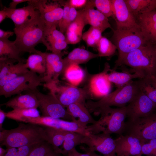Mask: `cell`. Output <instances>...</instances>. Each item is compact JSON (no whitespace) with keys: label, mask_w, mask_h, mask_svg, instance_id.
I'll return each mask as SVG.
<instances>
[{"label":"cell","mask_w":156,"mask_h":156,"mask_svg":"<svg viewBox=\"0 0 156 156\" xmlns=\"http://www.w3.org/2000/svg\"><path fill=\"white\" fill-rule=\"evenodd\" d=\"M21 122L18 127L0 132L1 146L7 148L38 144L47 142L44 127L31 123Z\"/></svg>","instance_id":"6da1fadb"},{"label":"cell","mask_w":156,"mask_h":156,"mask_svg":"<svg viewBox=\"0 0 156 156\" xmlns=\"http://www.w3.org/2000/svg\"><path fill=\"white\" fill-rule=\"evenodd\" d=\"M47 25L40 15L14 28L16 38L14 41L20 53L38 54L35 49L39 43L43 44Z\"/></svg>","instance_id":"7a4b0ae2"},{"label":"cell","mask_w":156,"mask_h":156,"mask_svg":"<svg viewBox=\"0 0 156 156\" xmlns=\"http://www.w3.org/2000/svg\"><path fill=\"white\" fill-rule=\"evenodd\" d=\"M131 68V73L139 72L146 77L156 75V48L150 44L134 49L124 58L120 66Z\"/></svg>","instance_id":"3957f363"},{"label":"cell","mask_w":156,"mask_h":156,"mask_svg":"<svg viewBox=\"0 0 156 156\" xmlns=\"http://www.w3.org/2000/svg\"><path fill=\"white\" fill-rule=\"evenodd\" d=\"M94 112L101 114V116L96 123L88 126L92 133L97 134L102 132L110 135H123L127 117L126 106L116 108L105 107Z\"/></svg>","instance_id":"277c9868"},{"label":"cell","mask_w":156,"mask_h":156,"mask_svg":"<svg viewBox=\"0 0 156 156\" xmlns=\"http://www.w3.org/2000/svg\"><path fill=\"white\" fill-rule=\"evenodd\" d=\"M140 91L138 80H132L128 84L117 88L98 101H88L86 106L91 112L112 106L124 107L127 103H130Z\"/></svg>","instance_id":"5b68a950"},{"label":"cell","mask_w":156,"mask_h":156,"mask_svg":"<svg viewBox=\"0 0 156 156\" xmlns=\"http://www.w3.org/2000/svg\"><path fill=\"white\" fill-rule=\"evenodd\" d=\"M112 30L113 34L111 41L116 47L118 51V58L112 69L116 70L120 66L122 61L127 54L132 50L148 43L140 29Z\"/></svg>","instance_id":"8992f818"},{"label":"cell","mask_w":156,"mask_h":156,"mask_svg":"<svg viewBox=\"0 0 156 156\" xmlns=\"http://www.w3.org/2000/svg\"><path fill=\"white\" fill-rule=\"evenodd\" d=\"M123 135L134 136L143 144L156 139V112L133 120H127Z\"/></svg>","instance_id":"52a82bcc"},{"label":"cell","mask_w":156,"mask_h":156,"mask_svg":"<svg viewBox=\"0 0 156 156\" xmlns=\"http://www.w3.org/2000/svg\"><path fill=\"white\" fill-rule=\"evenodd\" d=\"M44 82L43 76L31 70L16 78L0 88V95L5 98L20 94L23 91L34 90Z\"/></svg>","instance_id":"ba28073f"},{"label":"cell","mask_w":156,"mask_h":156,"mask_svg":"<svg viewBox=\"0 0 156 156\" xmlns=\"http://www.w3.org/2000/svg\"><path fill=\"white\" fill-rule=\"evenodd\" d=\"M28 91L36 96L39 102L38 107L42 116L72 121L71 116L52 92H50L47 94H44L37 89Z\"/></svg>","instance_id":"9c48e42d"},{"label":"cell","mask_w":156,"mask_h":156,"mask_svg":"<svg viewBox=\"0 0 156 156\" xmlns=\"http://www.w3.org/2000/svg\"><path fill=\"white\" fill-rule=\"evenodd\" d=\"M57 83L45 85L44 87L55 95L65 108L75 103L86 104L85 101L88 96L86 89L72 85H58Z\"/></svg>","instance_id":"30bf717a"},{"label":"cell","mask_w":156,"mask_h":156,"mask_svg":"<svg viewBox=\"0 0 156 156\" xmlns=\"http://www.w3.org/2000/svg\"><path fill=\"white\" fill-rule=\"evenodd\" d=\"M81 144H85L88 147L89 151H98L104 156H116L115 140L108 133H90L84 136Z\"/></svg>","instance_id":"8fae6325"},{"label":"cell","mask_w":156,"mask_h":156,"mask_svg":"<svg viewBox=\"0 0 156 156\" xmlns=\"http://www.w3.org/2000/svg\"><path fill=\"white\" fill-rule=\"evenodd\" d=\"M29 1L39 10L47 26L58 27L63 13L60 1L30 0Z\"/></svg>","instance_id":"7c38bea8"},{"label":"cell","mask_w":156,"mask_h":156,"mask_svg":"<svg viewBox=\"0 0 156 156\" xmlns=\"http://www.w3.org/2000/svg\"><path fill=\"white\" fill-rule=\"evenodd\" d=\"M128 120L148 116L155 112L156 103L140 90L134 99L126 106Z\"/></svg>","instance_id":"4fadbf2b"},{"label":"cell","mask_w":156,"mask_h":156,"mask_svg":"<svg viewBox=\"0 0 156 156\" xmlns=\"http://www.w3.org/2000/svg\"><path fill=\"white\" fill-rule=\"evenodd\" d=\"M27 123L33 124L44 127H51L64 131L73 132L88 135L89 132L75 122L68 121L49 117L42 116L29 120Z\"/></svg>","instance_id":"5bb4252c"},{"label":"cell","mask_w":156,"mask_h":156,"mask_svg":"<svg viewBox=\"0 0 156 156\" xmlns=\"http://www.w3.org/2000/svg\"><path fill=\"white\" fill-rule=\"evenodd\" d=\"M112 17L117 29H140L135 17L129 10L124 0H112Z\"/></svg>","instance_id":"9a60e30c"},{"label":"cell","mask_w":156,"mask_h":156,"mask_svg":"<svg viewBox=\"0 0 156 156\" xmlns=\"http://www.w3.org/2000/svg\"><path fill=\"white\" fill-rule=\"evenodd\" d=\"M46 62V71L43 76L45 84L55 83L59 81L58 77L62 73L64 64L62 57L64 53L43 52Z\"/></svg>","instance_id":"2e32d148"},{"label":"cell","mask_w":156,"mask_h":156,"mask_svg":"<svg viewBox=\"0 0 156 156\" xmlns=\"http://www.w3.org/2000/svg\"><path fill=\"white\" fill-rule=\"evenodd\" d=\"M115 140L116 156H142L143 144L136 137L122 135Z\"/></svg>","instance_id":"e0dca14e"},{"label":"cell","mask_w":156,"mask_h":156,"mask_svg":"<svg viewBox=\"0 0 156 156\" xmlns=\"http://www.w3.org/2000/svg\"><path fill=\"white\" fill-rule=\"evenodd\" d=\"M110 70L109 64L106 63L102 72L91 77L89 83V90L95 96L102 98L109 93L111 83L108 79L107 75Z\"/></svg>","instance_id":"ac0fdd59"},{"label":"cell","mask_w":156,"mask_h":156,"mask_svg":"<svg viewBox=\"0 0 156 156\" xmlns=\"http://www.w3.org/2000/svg\"><path fill=\"white\" fill-rule=\"evenodd\" d=\"M57 27L55 26H47L44 45L47 50L54 53L61 54L68 44L65 36L57 29Z\"/></svg>","instance_id":"d6986e66"},{"label":"cell","mask_w":156,"mask_h":156,"mask_svg":"<svg viewBox=\"0 0 156 156\" xmlns=\"http://www.w3.org/2000/svg\"><path fill=\"white\" fill-rule=\"evenodd\" d=\"M136 18V22L147 42L156 46V9Z\"/></svg>","instance_id":"ffe728a7"},{"label":"cell","mask_w":156,"mask_h":156,"mask_svg":"<svg viewBox=\"0 0 156 156\" xmlns=\"http://www.w3.org/2000/svg\"><path fill=\"white\" fill-rule=\"evenodd\" d=\"M30 1L27 2V6L20 8L11 9L4 7L3 9L6 12L7 18L13 21L15 27L21 25L31 19L40 15L39 10L36 8Z\"/></svg>","instance_id":"44dd1931"},{"label":"cell","mask_w":156,"mask_h":156,"mask_svg":"<svg viewBox=\"0 0 156 156\" xmlns=\"http://www.w3.org/2000/svg\"><path fill=\"white\" fill-rule=\"evenodd\" d=\"M94 7L91 0H89L87 5L83 8L85 25H90L103 32L108 28L112 29L108 18Z\"/></svg>","instance_id":"7402d4cb"},{"label":"cell","mask_w":156,"mask_h":156,"mask_svg":"<svg viewBox=\"0 0 156 156\" xmlns=\"http://www.w3.org/2000/svg\"><path fill=\"white\" fill-rule=\"evenodd\" d=\"M66 108L72 117V121L76 122L83 128L86 129L88 124H94L97 122L91 116L86 104L75 103L69 105Z\"/></svg>","instance_id":"603a6c76"},{"label":"cell","mask_w":156,"mask_h":156,"mask_svg":"<svg viewBox=\"0 0 156 156\" xmlns=\"http://www.w3.org/2000/svg\"><path fill=\"white\" fill-rule=\"evenodd\" d=\"M25 94H20L0 105L14 109L37 108L39 102L36 95L30 92Z\"/></svg>","instance_id":"cb8c5ba5"},{"label":"cell","mask_w":156,"mask_h":156,"mask_svg":"<svg viewBox=\"0 0 156 156\" xmlns=\"http://www.w3.org/2000/svg\"><path fill=\"white\" fill-rule=\"evenodd\" d=\"M83 13V8L78 10L76 18L67 28L65 36L68 44H76L82 39L83 31L85 25Z\"/></svg>","instance_id":"d4e9b609"},{"label":"cell","mask_w":156,"mask_h":156,"mask_svg":"<svg viewBox=\"0 0 156 156\" xmlns=\"http://www.w3.org/2000/svg\"><path fill=\"white\" fill-rule=\"evenodd\" d=\"M98 57V54L93 53L83 49L76 48L63 59L64 69L63 73L66 68L71 65H79L80 64L85 63L93 59Z\"/></svg>","instance_id":"484cf974"},{"label":"cell","mask_w":156,"mask_h":156,"mask_svg":"<svg viewBox=\"0 0 156 156\" xmlns=\"http://www.w3.org/2000/svg\"><path fill=\"white\" fill-rule=\"evenodd\" d=\"M122 72H118L111 69V72L107 75L108 78L110 82L115 84L118 88L122 87L129 83L133 79L145 77V76L139 72L131 73L124 65L121 66Z\"/></svg>","instance_id":"4316f807"},{"label":"cell","mask_w":156,"mask_h":156,"mask_svg":"<svg viewBox=\"0 0 156 156\" xmlns=\"http://www.w3.org/2000/svg\"><path fill=\"white\" fill-rule=\"evenodd\" d=\"M135 17L156 9V0H124Z\"/></svg>","instance_id":"83f0119b"},{"label":"cell","mask_w":156,"mask_h":156,"mask_svg":"<svg viewBox=\"0 0 156 156\" xmlns=\"http://www.w3.org/2000/svg\"><path fill=\"white\" fill-rule=\"evenodd\" d=\"M25 63L28 68L40 75L43 76L46 71V62L43 53L39 51L38 53L30 55Z\"/></svg>","instance_id":"f1b7e54d"},{"label":"cell","mask_w":156,"mask_h":156,"mask_svg":"<svg viewBox=\"0 0 156 156\" xmlns=\"http://www.w3.org/2000/svg\"><path fill=\"white\" fill-rule=\"evenodd\" d=\"M48 141L54 151L61 154L62 150L59 146L63 144L67 131L55 128L44 127Z\"/></svg>","instance_id":"f546056e"},{"label":"cell","mask_w":156,"mask_h":156,"mask_svg":"<svg viewBox=\"0 0 156 156\" xmlns=\"http://www.w3.org/2000/svg\"><path fill=\"white\" fill-rule=\"evenodd\" d=\"M20 52L14 41L8 39H0V56L24 62L25 60L20 56Z\"/></svg>","instance_id":"4dcf8cb0"},{"label":"cell","mask_w":156,"mask_h":156,"mask_svg":"<svg viewBox=\"0 0 156 156\" xmlns=\"http://www.w3.org/2000/svg\"><path fill=\"white\" fill-rule=\"evenodd\" d=\"M60 2L63 7V13L58 27L59 31L64 34L66 32L68 26L76 18L78 11L70 6L68 1H61Z\"/></svg>","instance_id":"1f68e13d"},{"label":"cell","mask_w":156,"mask_h":156,"mask_svg":"<svg viewBox=\"0 0 156 156\" xmlns=\"http://www.w3.org/2000/svg\"><path fill=\"white\" fill-rule=\"evenodd\" d=\"M40 116L37 108L14 109L6 112V118L25 123L30 119Z\"/></svg>","instance_id":"d6a6232c"},{"label":"cell","mask_w":156,"mask_h":156,"mask_svg":"<svg viewBox=\"0 0 156 156\" xmlns=\"http://www.w3.org/2000/svg\"><path fill=\"white\" fill-rule=\"evenodd\" d=\"M63 73L71 85L75 86L79 85L82 81L84 75L83 70L77 64L69 66Z\"/></svg>","instance_id":"836d02e7"},{"label":"cell","mask_w":156,"mask_h":156,"mask_svg":"<svg viewBox=\"0 0 156 156\" xmlns=\"http://www.w3.org/2000/svg\"><path fill=\"white\" fill-rule=\"evenodd\" d=\"M84 135L81 134L67 131L65 139L61 148L62 154L65 156L68 153L77 145L81 144L82 140Z\"/></svg>","instance_id":"e575fe53"},{"label":"cell","mask_w":156,"mask_h":156,"mask_svg":"<svg viewBox=\"0 0 156 156\" xmlns=\"http://www.w3.org/2000/svg\"><path fill=\"white\" fill-rule=\"evenodd\" d=\"M29 71L26 63L24 62H19L17 64H14L6 75L0 79V88L12 80L25 74Z\"/></svg>","instance_id":"d590c367"},{"label":"cell","mask_w":156,"mask_h":156,"mask_svg":"<svg viewBox=\"0 0 156 156\" xmlns=\"http://www.w3.org/2000/svg\"><path fill=\"white\" fill-rule=\"evenodd\" d=\"M99 57H110L114 55L117 49L116 45L107 38L102 36L96 47Z\"/></svg>","instance_id":"8d00e7d4"},{"label":"cell","mask_w":156,"mask_h":156,"mask_svg":"<svg viewBox=\"0 0 156 156\" xmlns=\"http://www.w3.org/2000/svg\"><path fill=\"white\" fill-rule=\"evenodd\" d=\"M102 32L99 29L91 26L87 31L83 34L82 39L85 42L88 47L96 48L102 36Z\"/></svg>","instance_id":"74e56055"},{"label":"cell","mask_w":156,"mask_h":156,"mask_svg":"<svg viewBox=\"0 0 156 156\" xmlns=\"http://www.w3.org/2000/svg\"><path fill=\"white\" fill-rule=\"evenodd\" d=\"M138 81L140 89L153 102L156 103V87L149 77L140 79Z\"/></svg>","instance_id":"f35d334b"},{"label":"cell","mask_w":156,"mask_h":156,"mask_svg":"<svg viewBox=\"0 0 156 156\" xmlns=\"http://www.w3.org/2000/svg\"><path fill=\"white\" fill-rule=\"evenodd\" d=\"M94 7L108 18L113 16L112 0H91Z\"/></svg>","instance_id":"ab89813d"},{"label":"cell","mask_w":156,"mask_h":156,"mask_svg":"<svg viewBox=\"0 0 156 156\" xmlns=\"http://www.w3.org/2000/svg\"><path fill=\"white\" fill-rule=\"evenodd\" d=\"M38 144L25 146L18 148H7V151L4 156H28L32 150Z\"/></svg>","instance_id":"60d3db41"},{"label":"cell","mask_w":156,"mask_h":156,"mask_svg":"<svg viewBox=\"0 0 156 156\" xmlns=\"http://www.w3.org/2000/svg\"><path fill=\"white\" fill-rule=\"evenodd\" d=\"M53 149L52 146L47 142H43L37 144L28 156H45Z\"/></svg>","instance_id":"b9f144b4"},{"label":"cell","mask_w":156,"mask_h":156,"mask_svg":"<svg viewBox=\"0 0 156 156\" xmlns=\"http://www.w3.org/2000/svg\"><path fill=\"white\" fill-rule=\"evenodd\" d=\"M16 60L6 57H0V79L4 77L14 64Z\"/></svg>","instance_id":"7bdbcfd3"},{"label":"cell","mask_w":156,"mask_h":156,"mask_svg":"<svg viewBox=\"0 0 156 156\" xmlns=\"http://www.w3.org/2000/svg\"><path fill=\"white\" fill-rule=\"evenodd\" d=\"M142 152V155L146 156H156V139L143 144Z\"/></svg>","instance_id":"ee69618b"},{"label":"cell","mask_w":156,"mask_h":156,"mask_svg":"<svg viewBox=\"0 0 156 156\" xmlns=\"http://www.w3.org/2000/svg\"><path fill=\"white\" fill-rule=\"evenodd\" d=\"M68 1L70 7L76 8L83 9L88 4L89 0H70Z\"/></svg>","instance_id":"f6af8a7d"},{"label":"cell","mask_w":156,"mask_h":156,"mask_svg":"<svg viewBox=\"0 0 156 156\" xmlns=\"http://www.w3.org/2000/svg\"><path fill=\"white\" fill-rule=\"evenodd\" d=\"M14 34V32L11 31H5L0 29V39H8Z\"/></svg>","instance_id":"bcb514c9"},{"label":"cell","mask_w":156,"mask_h":156,"mask_svg":"<svg viewBox=\"0 0 156 156\" xmlns=\"http://www.w3.org/2000/svg\"><path fill=\"white\" fill-rule=\"evenodd\" d=\"M65 156H90V155L88 152L86 153H80L75 148L70 151Z\"/></svg>","instance_id":"7dc6e473"},{"label":"cell","mask_w":156,"mask_h":156,"mask_svg":"<svg viewBox=\"0 0 156 156\" xmlns=\"http://www.w3.org/2000/svg\"><path fill=\"white\" fill-rule=\"evenodd\" d=\"M30 0H12L11 2L9 5V8L11 9H16V7L17 5L20 3L25 2H28Z\"/></svg>","instance_id":"c3c4849f"},{"label":"cell","mask_w":156,"mask_h":156,"mask_svg":"<svg viewBox=\"0 0 156 156\" xmlns=\"http://www.w3.org/2000/svg\"><path fill=\"white\" fill-rule=\"evenodd\" d=\"M6 116V112L0 109V130L1 131L4 130L2 127L3 123Z\"/></svg>","instance_id":"681fc988"},{"label":"cell","mask_w":156,"mask_h":156,"mask_svg":"<svg viewBox=\"0 0 156 156\" xmlns=\"http://www.w3.org/2000/svg\"><path fill=\"white\" fill-rule=\"evenodd\" d=\"M6 18L7 15L5 11L3 9L0 11V23H1Z\"/></svg>","instance_id":"f907efd6"},{"label":"cell","mask_w":156,"mask_h":156,"mask_svg":"<svg viewBox=\"0 0 156 156\" xmlns=\"http://www.w3.org/2000/svg\"><path fill=\"white\" fill-rule=\"evenodd\" d=\"M61 154L52 150L48 153L45 156H61Z\"/></svg>","instance_id":"816d5d0a"},{"label":"cell","mask_w":156,"mask_h":156,"mask_svg":"<svg viewBox=\"0 0 156 156\" xmlns=\"http://www.w3.org/2000/svg\"><path fill=\"white\" fill-rule=\"evenodd\" d=\"M153 85L156 87V76H152L148 77Z\"/></svg>","instance_id":"f5cc1de1"},{"label":"cell","mask_w":156,"mask_h":156,"mask_svg":"<svg viewBox=\"0 0 156 156\" xmlns=\"http://www.w3.org/2000/svg\"><path fill=\"white\" fill-rule=\"evenodd\" d=\"M7 151V149H5L1 146L0 147V156H4Z\"/></svg>","instance_id":"db71d44e"},{"label":"cell","mask_w":156,"mask_h":156,"mask_svg":"<svg viewBox=\"0 0 156 156\" xmlns=\"http://www.w3.org/2000/svg\"><path fill=\"white\" fill-rule=\"evenodd\" d=\"M88 152H89L90 156H102L97 154L95 152L90 151H88Z\"/></svg>","instance_id":"11a10c76"},{"label":"cell","mask_w":156,"mask_h":156,"mask_svg":"<svg viewBox=\"0 0 156 156\" xmlns=\"http://www.w3.org/2000/svg\"><path fill=\"white\" fill-rule=\"evenodd\" d=\"M155 47H156V46H155Z\"/></svg>","instance_id":"9f6ffc18"}]
</instances>
